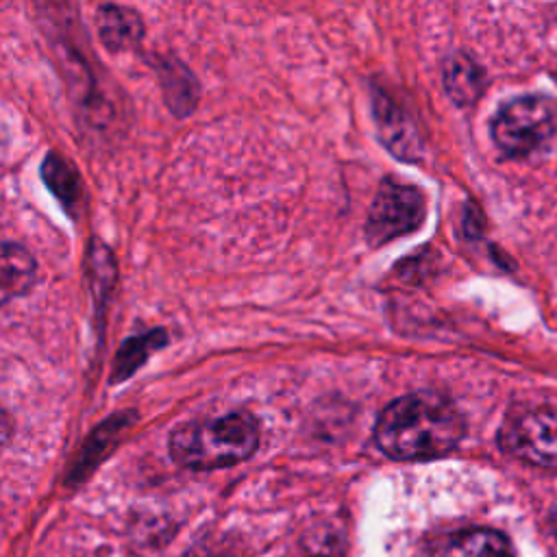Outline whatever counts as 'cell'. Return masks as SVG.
Listing matches in <instances>:
<instances>
[{
  "label": "cell",
  "instance_id": "5",
  "mask_svg": "<svg viewBox=\"0 0 557 557\" xmlns=\"http://www.w3.org/2000/svg\"><path fill=\"white\" fill-rule=\"evenodd\" d=\"M426 215L424 194L407 183L385 178L374 196L366 222V237L370 244H387L396 237L409 235L422 226Z\"/></svg>",
  "mask_w": 557,
  "mask_h": 557
},
{
  "label": "cell",
  "instance_id": "1",
  "mask_svg": "<svg viewBox=\"0 0 557 557\" xmlns=\"http://www.w3.org/2000/svg\"><path fill=\"white\" fill-rule=\"evenodd\" d=\"M463 431V418L448 398L437 392H413L379 413L374 442L392 459L420 461L450 453Z\"/></svg>",
  "mask_w": 557,
  "mask_h": 557
},
{
  "label": "cell",
  "instance_id": "14",
  "mask_svg": "<svg viewBox=\"0 0 557 557\" xmlns=\"http://www.w3.org/2000/svg\"><path fill=\"white\" fill-rule=\"evenodd\" d=\"M553 529H555V535H557V509H555V513H553Z\"/></svg>",
  "mask_w": 557,
  "mask_h": 557
},
{
  "label": "cell",
  "instance_id": "2",
  "mask_svg": "<svg viewBox=\"0 0 557 557\" xmlns=\"http://www.w3.org/2000/svg\"><path fill=\"white\" fill-rule=\"evenodd\" d=\"M259 446V422L248 411L185 422L170 433V455L191 470H215L248 459Z\"/></svg>",
  "mask_w": 557,
  "mask_h": 557
},
{
  "label": "cell",
  "instance_id": "13",
  "mask_svg": "<svg viewBox=\"0 0 557 557\" xmlns=\"http://www.w3.org/2000/svg\"><path fill=\"white\" fill-rule=\"evenodd\" d=\"M163 89L170 102V109L178 115H185L194 109L196 102V81L194 76L178 63L163 67Z\"/></svg>",
  "mask_w": 557,
  "mask_h": 557
},
{
  "label": "cell",
  "instance_id": "11",
  "mask_svg": "<svg viewBox=\"0 0 557 557\" xmlns=\"http://www.w3.org/2000/svg\"><path fill=\"white\" fill-rule=\"evenodd\" d=\"M168 342L165 333L161 329L150 331L146 335H135L131 339H126L113 361V372H111V381H124L128 379L159 346H163Z\"/></svg>",
  "mask_w": 557,
  "mask_h": 557
},
{
  "label": "cell",
  "instance_id": "6",
  "mask_svg": "<svg viewBox=\"0 0 557 557\" xmlns=\"http://www.w3.org/2000/svg\"><path fill=\"white\" fill-rule=\"evenodd\" d=\"M372 109H374L376 126L381 133V141H385V146L398 159H405V161L416 159L420 154V137L409 113L383 89L374 91Z\"/></svg>",
  "mask_w": 557,
  "mask_h": 557
},
{
  "label": "cell",
  "instance_id": "10",
  "mask_svg": "<svg viewBox=\"0 0 557 557\" xmlns=\"http://www.w3.org/2000/svg\"><path fill=\"white\" fill-rule=\"evenodd\" d=\"M41 176L48 189L65 209H78L83 200V185L76 170L57 152H50L41 165Z\"/></svg>",
  "mask_w": 557,
  "mask_h": 557
},
{
  "label": "cell",
  "instance_id": "4",
  "mask_svg": "<svg viewBox=\"0 0 557 557\" xmlns=\"http://www.w3.org/2000/svg\"><path fill=\"white\" fill-rule=\"evenodd\" d=\"M500 448L540 468H557V409L516 407L498 433Z\"/></svg>",
  "mask_w": 557,
  "mask_h": 557
},
{
  "label": "cell",
  "instance_id": "9",
  "mask_svg": "<svg viewBox=\"0 0 557 557\" xmlns=\"http://www.w3.org/2000/svg\"><path fill=\"white\" fill-rule=\"evenodd\" d=\"M444 87L457 104H472L483 91V72L466 54H455L444 63Z\"/></svg>",
  "mask_w": 557,
  "mask_h": 557
},
{
  "label": "cell",
  "instance_id": "8",
  "mask_svg": "<svg viewBox=\"0 0 557 557\" xmlns=\"http://www.w3.org/2000/svg\"><path fill=\"white\" fill-rule=\"evenodd\" d=\"M96 26L102 44L113 52L135 46L144 35L141 17L135 11L117 4L100 7Z\"/></svg>",
  "mask_w": 557,
  "mask_h": 557
},
{
  "label": "cell",
  "instance_id": "12",
  "mask_svg": "<svg viewBox=\"0 0 557 557\" xmlns=\"http://www.w3.org/2000/svg\"><path fill=\"white\" fill-rule=\"evenodd\" d=\"M35 281V261L33 257L11 242L2 246V296L9 300L26 292Z\"/></svg>",
  "mask_w": 557,
  "mask_h": 557
},
{
  "label": "cell",
  "instance_id": "7",
  "mask_svg": "<svg viewBox=\"0 0 557 557\" xmlns=\"http://www.w3.org/2000/svg\"><path fill=\"white\" fill-rule=\"evenodd\" d=\"M435 557H513L509 540L492 529H463L448 535Z\"/></svg>",
  "mask_w": 557,
  "mask_h": 557
},
{
  "label": "cell",
  "instance_id": "3",
  "mask_svg": "<svg viewBox=\"0 0 557 557\" xmlns=\"http://www.w3.org/2000/svg\"><path fill=\"white\" fill-rule=\"evenodd\" d=\"M557 133V102L548 96H518L500 107L492 120L494 144L509 157L542 150Z\"/></svg>",
  "mask_w": 557,
  "mask_h": 557
}]
</instances>
